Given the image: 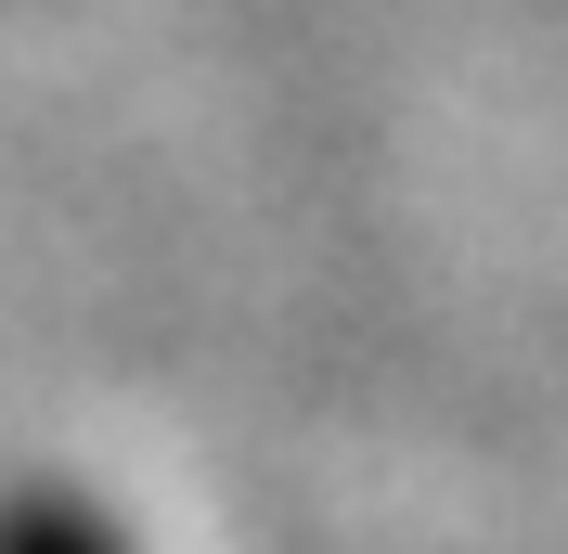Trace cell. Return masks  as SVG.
<instances>
[{"label":"cell","instance_id":"obj_1","mask_svg":"<svg viewBox=\"0 0 568 554\" xmlns=\"http://www.w3.org/2000/svg\"><path fill=\"white\" fill-rule=\"evenodd\" d=\"M0 554H130V529L104 503H78L65 478H27V490H0Z\"/></svg>","mask_w":568,"mask_h":554}]
</instances>
